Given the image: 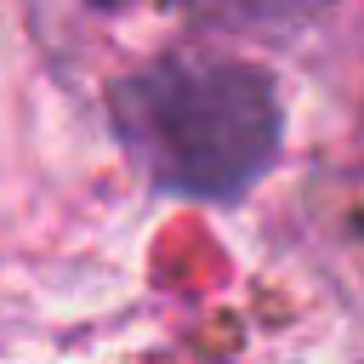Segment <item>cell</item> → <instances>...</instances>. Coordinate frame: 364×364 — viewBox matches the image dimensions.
I'll return each mask as SVG.
<instances>
[{
    "mask_svg": "<svg viewBox=\"0 0 364 364\" xmlns=\"http://www.w3.org/2000/svg\"><path fill=\"white\" fill-rule=\"evenodd\" d=\"M114 119L142 171L188 199H239L279 154L273 80L228 57H165L114 91Z\"/></svg>",
    "mask_w": 364,
    "mask_h": 364,
    "instance_id": "6da1fadb",
    "label": "cell"
},
{
    "mask_svg": "<svg viewBox=\"0 0 364 364\" xmlns=\"http://www.w3.org/2000/svg\"><path fill=\"white\" fill-rule=\"evenodd\" d=\"M330 0H193V11H205L210 23H228V28H267V23H290V17H307Z\"/></svg>",
    "mask_w": 364,
    "mask_h": 364,
    "instance_id": "7a4b0ae2",
    "label": "cell"
}]
</instances>
